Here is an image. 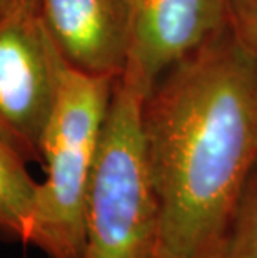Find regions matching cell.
Segmentation results:
<instances>
[{
	"label": "cell",
	"mask_w": 257,
	"mask_h": 258,
	"mask_svg": "<svg viewBox=\"0 0 257 258\" xmlns=\"http://www.w3.org/2000/svg\"><path fill=\"white\" fill-rule=\"evenodd\" d=\"M156 258H221L257 167V63L227 29L167 69L142 108Z\"/></svg>",
	"instance_id": "obj_1"
},
{
	"label": "cell",
	"mask_w": 257,
	"mask_h": 258,
	"mask_svg": "<svg viewBox=\"0 0 257 258\" xmlns=\"http://www.w3.org/2000/svg\"><path fill=\"white\" fill-rule=\"evenodd\" d=\"M114 79L77 70L62 58L52 113L42 139L39 182L27 245L47 258H82L85 199Z\"/></svg>",
	"instance_id": "obj_2"
},
{
	"label": "cell",
	"mask_w": 257,
	"mask_h": 258,
	"mask_svg": "<svg viewBox=\"0 0 257 258\" xmlns=\"http://www.w3.org/2000/svg\"><path fill=\"white\" fill-rule=\"evenodd\" d=\"M145 92L122 74L112 97L85 199L82 258H149L157 199L142 125Z\"/></svg>",
	"instance_id": "obj_3"
},
{
	"label": "cell",
	"mask_w": 257,
	"mask_h": 258,
	"mask_svg": "<svg viewBox=\"0 0 257 258\" xmlns=\"http://www.w3.org/2000/svg\"><path fill=\"white\" fill-rule=\"evenodd\" d=\"M60 65L35 7L14 0L0 14V137L27 163H42Z\"/></svg>",
	"instance_id": "obj_4"
},
{
	"label": "cell",
	"mask_w": 257,
	"mask_h": 258,
	"mask_svg": "<svg viewBox=\"0 0 257 258\" xmlns=\"http://www.w3.org/2000/svg\"><path fill=\"white\" fill-rule=\"evenodd\" d=\"M124 74L147 93L167 69L226 29L227 0H129Z\"/></svg>",
	"instance_id": "obj_5"
},
{
	"label": "cell",
	"mask_w": 257,
	"mask_h": 258,
	"mask_svg": "<svg viewBox=\"0 0 257 258\" xmlns=\"http://www.w3.org/2000/svg\"><path fill=\"white\" fill-rule=\"evenodd\" d=\"M35 12L70 67L116 80L130 45L129 0H35Z\"/></svg>",
	"instance_id": "obj_6"
},
{
	"label": "cell",
	"mask_w": 257,
	"mask_h": 258,
	"mask_svg": "<svg viewBox=\"0 0 257 258\" xmlns=\"http://www.w3.org/2000/svg\"><path fill=\"white\" fill-rule=\"evenodd\" d=\"M39 182L29 163L0 137V235L27 245Z\"/></svg>",
	"instance_id": "obj_7"
},
{
	"label": "cell",
	"mask_w": 257,
	"mask_h": 258,
	"mask_svg": "<svg viewBox=\"0 0 257 258\" xmlns=\"http://www.w3.org/2000/svg\"><path fill=\"white\" fill-rule=\"evenodd\" d=\"M221 258H257V167L234 208Z\"/></svg>",
	"instance_id": "obj_8"
},
{
	"label": "cell",
	"mask_w": 257,
	"mask_h": 258,
	"mask_svg": "<svg viewBox=\"0 0 257 258\" xmlns=\"http://www.w3.org/2000/svg\"><path fill=\"white\" fill-rule=\"evenodd\" d=\"M226 29L257 63V0H227Z\"/></svg>",
	"instance_id": "obj_9"
},
{
	"label": "cell",
	"mask_w": 257,
	"mask_h": 258,
	"mask_svg": "<svg viewBox=\"0 0 257 258\" xmlns=\"http://www.w3.org/2000/svg\"><path fill=\"white\" fill-rule=\"evenodd\" d=\"M14 2V0H0V14H2L4 12V10L5 9H7L9 7V5L10 4H12Z\"/></svg>",
	"instance_id": "obj_10"
},
{
	"label": "cell",
	"mask_w": 257,
	"mask_h": 258,
	"mask_svg": "<svg viewBox=\"0 0 257 258\" xmlns=\"http://www.w3.org/2000/svg\"><path fill=\"white\" fill-rule=\"evenodd\" d=\"M22 5H27V7H35V0H15Z\"/></svg>",
	"instance_id": "obj_11"
},
{
	"label": "cell",
	"mask_w": 257,
	"mask_h": 258,
	"mask_svg": "<svg viewBox=\"0 0 257 258\" xmlns=\"http://www.w3.org/2000/svg\"><path fill=\"white\" fill-rule=\"evenodd\" d=\"M149 258H156V256H152V255H150V256H149Z\"/></svg>",
	"instance_id": "obj_12"
}]
</instances>
